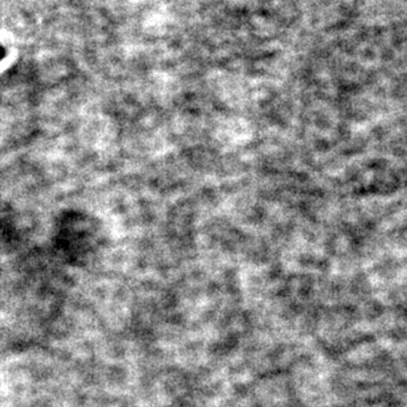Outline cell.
Returning a JSON list of instances; mask_svg holds the SVG:
<instances>
[{"label":"cell","instance_id":"obj_1","mask_svg":"<svg viewBox=\"0 0 407 407\" xmlns=\"http://www.w3.org/2000/svg\"><path fill=\"white\" fill-rule=\"evenodd\" d=\"M4 56H6V49L3 48V47L0 45V60H3V59H4Z\"/></svg>","mask_w":407,"mask_h":407}]
</instances>
